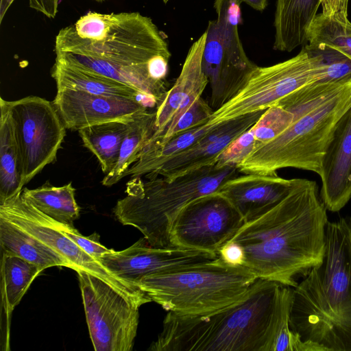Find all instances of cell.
Instances as JSON below:
<instances>
[{"label": "cell", "mask_w": 351, "mask_h": 351, "mask_svg": "<svg viewBox=\"0 0 351 351\" xmlns=\"http://www.w3.org/2000/svg\"><path fill=\"white\" fill-rule=\"evenodd\" d=\"M245 223L232 204L217 191L186 204L171 231V245L218 254Z\"/></svg>", "instance_id": "4fadbf2b"}, {"label": "cell", "mask_w": 351, "mask_h": 351, "mask_svg": "<svg viewBox=\"0 0 351 351\" xmlns=\"http://www.w3.org/2000/svg\"><path fill=\"white\" fill-rule=\"evenodd\" d=\"M217 256L208 252L173 245L154 247L143 237L123 250L103 254L98 261L109 272L138 287L145 276L209 262Z\"/></svg>", "instance_id": "5bb4252c"}, {"label": "cell", "mask_w": 351, "mask_h": 351, "mask_svg": "<svg viewBox=\"0 0 351 351\" xmlns=\"http://www.w3.org/2000/svg\"><path fill=\"white\" fill-rule=\"evenodd\" d=\"M282 284L257 278L245 296L199 315L169 312L150 351H271Z\"/></svg>", "instance_id": "3957f363"}, {"label": "cell", "mask_w": 351, "mask_h": 351, "mask_svg": "<svg viewBox=\"0 0 351 351\" xmlns=\"http://www.w3.org/2000/svg\"><path fill=\"white\" fill-rule=\"evenodd\" d=\"M130 124V122L112 121L78 130L84 146L97 158L105 174L109 173L117 162L121 143Z\"/></svg>", "instance_id": "f546056e"}, {"label": "cell", "mask_w": 351, "mask_h": 351, "mask_svg": "<svg viewBox=\"0 0 351 351\" xmlns=\"http://www.w3.org/2000/svg\"><path fill=\"white\" fill-rule=\"evenodd\" d=\"M75 189L70 182L62 186L43 185L21 191L23 198L39 211L53 220L69 226L80 216V207L75 197Z\"/></svg>", "instance_id": "f1b7e54d"}, {"label": "cell", "mask_w": 351, "mask_h": 351, "mask_svg": "<svg viewBox=\"0 0 351 351\" xmlns=\"http://www.w3.org/2000/svg\"><path fill=\"white\" fill-rule=\"evenodd\" d=\"M57 90L53 104L66 129L73 131L107 122L130 123L138 114L148 110L132 99L94 95L69 88Z\"/></svg>", "instance_id": "9a60e30c"}, {"label": "cell", "mask_w": 351, "mask_h": 351, "mask_svg": "<svg viewBox=\"0 0 351 351\" xmlns=\"http://www.w3.org/2000/svg\"><path fill=\"white\" fill-rule=\"evenodd\" d=\"M239 172L235 165H214L171 180L154 177L143 182L134 178L128 183L127 195L117 201L113 213L123 225L138 229L151 245L170 247L171 228L181 210L191 201L217 191Z\"/></svg>", "instance_id": "5b68a950"}, {"label": "cell", "mask_w": 351, "mask_h": 351, "mask_svg": "<svg viewBox=\"0 0 351 351\" xmlns=\"http://www.w3.org/2000/svg\"><path fill=\"white\" fill-rule=\"evenodd\" d=\"M213 112L210 104L199 97L173 125L157 138L149 140L147 144L165 141L174 134L206 123Z\"/></svg>", "instance_id": "d6a6232c"}, {"label": "cell", "mask_w": 351, "mask_h": 351, "mask_svg": "<svg viewBox=\"0 0 351 351\" xmlns=\"http://www.w3.org/2000/svg\"><path fill=\"white\" fill-rule=\"evenodd\" d=\"M165 3H167L169 0H162Z\"/></svg>", "instance_id": "60d3db41"}, {"label": "cell", "mask_w": 351, "mask_h": 351, "mask_svg": "<svg viewBox=\"0 0 351 351\" xmlns=\"http://www.w3.org/2000/svg\"><path fill=\"white\" fill-rule=\"evenodd\" d=\"M77 274L95 350H132L141 305L97 276L85 271Z\"/></svg>", "instance_id": "9c48e42d"}, {"label": "cell", "mask_w": 351, "mask_h": 351, "mask_svg": "<svg viewBox=\"0 0 351 351\" xmlns=\"http://www.w3.org/2000/svg\"><path fill=\"white\" fill-rule=\"evenodd\" d=\"M206 36V30L191 45L178 77L156 107L155 131L149 140L173 125L208 84L202 64Z\"/></svg>", "instance_id": "ac0fdd59"}, {"label": "cell", "mask_w": 351, "mask_h": 351, "mask_svg": "<svg viewBox=\"0 0 351 351\" xmlns=\"http://www.w3.org/2000/svg\"><path fill=\"white\" fill-rule=\"evenodd\" d=\"M268 0H243L252 8L258 11H263L267 5Z\"/></svg>", "instance_id": "f35d334b"}, {"label": "cell", "mask_w": 351, "mask_h": 351, "mask_svg": "<svg viewBox=\"0 0 351 351\" xmlns=\"http://www.w3.org/2000/svg\"><path fill=\"white\" fill-rule=\"evenodd\" d=\"M306 46L319 53L325 66L324 78L319 82H334L351 77V58L333 48L326 46Z\"/></svg>", "instance_id": "836d02e7"}, {"label": "cell", "mask_w": 351, "mask_h": 351, "mask_svg": "<svg viewBox=\"0 0 351 351\" xmlns=\"http://www.w3.org/2000/svg\"><path fill=\"white\" fill-rule=\"evenodd\" d=\"M218 256L228 265L243 266L245 254L243 247L237 241L229 240L218 251Z\"/></svg>", "instance_id": "8d00e7d4"}, {"label": "cell", "mask_w": 351, "mask_h": 351, "mask_svg": "<svg viewBox=\"0 0 351 351\" xmlns=\"http://www.w3.org/2000/svg\"><path fill=\"white\" fill-rule=\"evenodd\" d=\"M71 52L114 63L149 66L166 80L171 53L152 20L138 12H88L61 29L55 52Z\"/></svg>", "instance_id": "277c9868"}, {"label": "cell", "mask_w": 351, "mask_h": 351, "mask_svg": "<svg viewBox=\"0 0 351 351\" xmlns=\"http://www.w3.org/2000/svg\"><path fill=\"white\" fill-rule=\"evenodd\" d=\"M255 140L254 134L249 128L219 155L216 165L222 167L228 165H237L254 149Z\"/></svg>", "instance_id": "e575fe53"}, {"label": "cell", "mask_w": 351, "mask_h": 351, "mask_svg": "<svg viewBox=\"0 0 351 351\" xmlns=\"http://www.w3.org/2000/svg\"><path fill=\"white\" fill-rule=\"evenodd\" d=\"M289 325L314 351H351V219L328 221L322 262L292 287Z\"/></svg>", "instance_id": "7a4b0ae2"}, {"label": "cell", "mask_w": 351, "mask_h": 351, "mask_svg": "<svg viewBox=\"0 0 351 351\" xmlns=\"http://www.w3.org/2000/svg\"><path fill=\"white\" fill-rule=\"evenodd\" d=\"M1 251L21 257L42 270L54 266L71 265L53 249L12 222L0 217Z\"/></svg>", "instance_id": "d4e9b609"}, {"label": "cell", "mask_w": 351, "mask_h": 351, "mask_svg": "<svg viewBox=\"0 0 351 351\" xmlns=\"http://www.w3.org/2000/svg\"><path fill=\"white\" fill-rule=\"evenodd\" d=\"M0 204L23 190L20 155L8 101L0 99Z\"/></svg>", "instance_id": "4316f807"}, {"label": "cell", "mask_w": 351, "mask_h": 351, "mask_svg": "<svg viewBox=\"0 0 351 351\" xmlns=\"http://www.w3.org/2000/svg\"><path fill=\"white\" fill-rule=\"evenodd\" d=\"M62 230L71 238L84 252L98 261L103 254L112 251L101 245L99 241V236L93 234L90 236L81 234L74 226L60 223Z\"/></svg>", "instance_id": "d590c367"}, {"label": "cell", "mask_w": 351, "mask_h": 351, "mask_svg": "<svg viewBox=\"0 0 351 351\" xmlns=\"http://www.w3.org/2000/svg\"><path fill=\"white\" fill-rule=\"evenodd\" d=\"M241 19L217 17L208 22L202 69L210 88V106L216 110L245 84L257 65L247 56L239 35Z\"/></svg>", "instance_id": "7c38bea8"}, {"label": "cell", "mask_w": 351, "mask_h": 351, "mask_svg": "<svg viewBox=\"0 0 351 351\" xmlns=\"http://www.w3.org/2000/svg\"><path fill=\"white\" fill-rule=\"evenodd\" d=\"M293 121V114L279 105L264 110L263 114L251 128L255 148L274 139L283 132Z\"/></svg>", "instance_id": "1f68e13d"}, {"label": "cell", "mask_w": 351, "mask_h": 351, "mask_svg": "<svg viewBox=\"0 0 351 351\" xmlns=\"http://www.w3.org/2000/svg\"><path fill=\"white\" fill-rule=\"evenodd\" d=\"M263 112L249 113L214 125L199 142L147 176L149 178L161 176L171 180L196 169L215 165L219 155L231 143L256 123Z\"/></svg>", "instance_id": "2e32d148"}, {"label": "cell", "mask_w": 351, "mask_h": 351, "mask_svg": "<svg viewBox=\"0 0 351 351\" xmlns=\"http://www.w3.org/2000/svg\"><path fill=\"white\" fill-rule=\"evenodd\" d=\"M155 119L156 110H147L130 122L129 130L121 143L117 162L101 181L104 186H111L117 184L138 159L155 131Z\"/></svg>", "instance_id": "83f0119b"}, {"label": "cell", "mask_w": 351, "mask_h": 351, "mask_svg": "<svg viewBox=\"0 0 351 351\" xmlns=\"http://www.w3.org/2000/svg\"><path fill=\"white\" fill-rule=\"evenodd\" d=\"M257 278L245 267L228 265L217 256L209 262L145 276L137 286L167 311L199 315L240 300Z\"/></svg>", "instance_id": "52a82bcc"}, {"label": "cell", "mask_w": 351, "mask_h": 351, "mask_svg": "<svg viewBox=\"0 0 351 351\" xmlns=\"http://www.w3.org/2000/svg\"><path fill=\"white\" fill-rule=\"evenodd\" d=\"M43 271L36 265L1 251V313L5 350H9L10 322L12 313L34 280Z\"/></svg>", "instance_id": "603a6c76"}, {"label": "cell", "mask_w": 351, "mask_h": 351, "mask_svg": "<svg viewBox=\"0 0 351 351\" xmlns=\"http://www.w3.org/2000/svg\"><path fill=\"white\" fill-rule=\"evenodd\" d=\"M0 217L12 222L56 251L76 272L85 271L107 282L132 301L143 305L152 302L141 289L119 279L81 249L61 228L59 222L47 217L27 202L21 192L0 204Z\"/></svg>", "instance_id": "8fae6325"}, {"label": "cell", "mask_w": 351, "mask_h": 351, "mask_svg": "<svg viewBox=\"0 0 351 351\" xmlns=\"http://www.w3.org/2000/svg\"><path fill=\"white\" fill-rule=\"evenodd\" d=\"M58 4L59 0H29L30 8L50 19L56 17Z\"/></svg>", "instance_id": "74e56055"}, {"label": "cell", "mask_w": 351, "mask_h": 351, "mask_svg": "<svg viewBox=\"0 0 351 351\" xmlns=\"http://www.w3.org/2000/svg\"><path fill=\"white\" fill-rule=\"evenodd\" d=\"M324 75L322 56L306 45L287 60L269 66H256L243 87L213 112L207 123L216 125L265 110L298 89L321 82Z\"/></svg>", "instance_id": "ba28073f"}, {"label": "cell", "mask_w": 351, "mask_h": 351, "mask_svg": "<svg viewBox=\"0 0 351 351\" xmlns=\"http://www.w3.org/2000/svg\"><path fill=\"white\" fill-rule=\"evenodd\" d=\"M21 169L22 186L56 158L66 128L53 102L27 96L8 101Z\"/></svg>", "instance_id": "30bf717a"}, {"label": "cell", "mask_w": 351, "mask_h": 351, "mask_svg": "<svg viewBox=\"0 0 351 351\" xmlns=\"http://www.w3.org/2000/svg\"><path fill=\"white\" fill-rule=\"evenodd\" d=\"M213 126L206 123L174 134L165 141L147 144L124 177L140 178L156 171L170 159L199 142Z\"/></svg>", "instance_id": "484cf974"}, {"label": "cell", "mask_w": 351, "mask_h": 351, "mask_svg": "<svg viewBox=\"0 0 351 351\" xmlns=\"http://www.w3.org/2000/svg\"><path fill=\"white\" fill-rule=\"evenodd\" d=\"M56 60L94 73L134 88L155 99L158 104L167 93V80L149 66H127L71 52H56Z\"/></svg>", "instance_id": "ffe728a7"}, {"label": "cell", "mask_w": 351, "mask_h": 351, "mask_svg": "<svg viewBox=\"0 0 351 351\" xmlns=\"http://www.w3.org/2000/svg\"><path fill=\"white\" fill-rule=\"evenodd\" d=\"M328 221L316 182L294 178L282 200L245 223L230 240L243 247V266L258 278L293 287L295 276L322 262Z\"/></svg>", "instance_id": "6da1fadb"}, {"label": "cell", "mask_w": 351, "mask_h": 351, "mask_svg": "<svg viewBox=\"0 0 351 351\" xmlns=\"http://www.w3.org/2000/svg\"><path fill=\"white\" fill-rule=\"evenodd\" d=\"M323 0H277L274 49L290 52L307 43V31Z\"/></svg>", "instance_id": "7402d4cb"}, {"label": "cell", "mask_w": 351, "mask_h": 351, "mask_svg": "<svg viewBox=\"0 0 351 351\" xmlns=\"http://www.w3.org/2000/svg\"><path fill=\"white\" fill-rule=\"evenodd\" d=\"M318 175L325 207L332 212L340 210L351 197V106L337 123Z\"/></svg>", "instance_id": "e0dca14e"}, {"label": "cell", "mask_w": 351, "mask_h": 351, "mask_svg": "<svg viewBox=\"0 0 351 351\" xmlns=\"http://www.w3.org/2000/svg\"><path fill=\"white\" fill-rule=\"evenodd\" d=\"M292 287L282 285L273 330L271 351H314L290 328Z\"/></svg>", "instance_id": "4dcf8cb0"}, {"label": "cell", "mask_w": 351, "mask_h": 351, "mask_svg": "<svg viewBox=\"0 0 351 351\" xmlns=\"http://www.w3.org/2000/svg\"><path fill=\"white\" fill-rule=\"evenodd\" d=\"M293 179L278 174L244 173L225 182L217 191L237 210L245 223L263 215L289 193Z\"/></svg>", "instance_id": "d6986e66"}, {"label": "cell", "mask_w": 351, "mask_h": 351, "mask_svg": "<svg viewBox=\"0 0 351 351\" xmlns=\"http://www.w3.org/2000/svg\"><path fill=\"white\" fill-rule=\"evenodd\" d=\"M348 0H323L322 11L316 15L306 35L310 47L326 46L351 58V22L348 18Z\"/></svg>", "instance_id": "cb8c5ba5"}, {"label": "cell", "mask_w": 351, "mask_h": 351, "mask_svg": "<svg viewBox=\"0 0 351 351\" xmlns=\"http://www.w3.org/2000/svg\"><path fill=\"white\" fill-rule=\"evenodd\" d=\"M14 0H1L0 1V23H2L3 19Z\"/></svg>", "instance_id": "ab89813d"}, {"label": "cell", "mask_w": 351, "mask_h": 351, "mask_svg": "<svg viewBox=\"0 0 351 351\" xmlns=\"http://www.w3.org/2000/svg\"><path fill=\"white\" fill-rule=\"evenodd\" d=\"M93 1H99V2H101V1H105V0H93Z\"/></svg>", "instance_id": "b9f144b4"}, {"label": "cell", "mask_w": 351, "mask_h": 351, "mask_svg": "<svg viewBox=\"0 0 351 351\" xmlns=\"http://www.w3.org/2000/svg\"><path fill=\"white\" fill-rule=\"evenodd\" d=\"M51 76L57 89L69 88L85 93L136 100L146 108L157 107L158 101L133 87L110 78L56 60Z\"/></svg>", "instance_id": "44dd1931"}, {"label": "cell", "mask_w": 351, "mask_h": 351, "mask_svg": "<svg viewBox=\"0 0 351 351\" xmlns=\"http://www.w3.org/2000/svg\"><path fill=\"white\" fill-rule=\"evenodd\" d=\"M351 106V79L314 108L294 117L280 134L254 149L237 165L239 172L277 174L292 167L319 174L338 121Z\"/></svg>", "instance_id": "8992f818"}]
</instances>
